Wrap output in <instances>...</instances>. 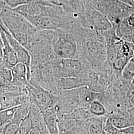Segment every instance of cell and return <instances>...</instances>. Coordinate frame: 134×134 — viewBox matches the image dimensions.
<instances>
[{
	"mask_svg": "<svg viewBox=\"0 0 134 134\" xmlns=\"http://www.w3.org/2000/svg\"><path fill=\"white\" fill-rule=\"evenodd\" d=\"M104 129L106 134H115L117 132H119L120 131V130L118 129L117 128L115 127L111 123V122L107 117V116H106L104 120Z\"/></svg>",
	"mask_w": 134,
	"mask_h": 134,
	"instance_id": "484cf974",
	"label": "cell"
},
{
	"mask_svg": "<svg viewBox=\"0 0 134 134\" xmlns=\"http://www.w3.org/2000/svg\"><path fill=\"white\" fill-rule=\"evenodd\" d=\"M12 72L13 78V82L19 87L21 91L26 93L29 82L27 79V69L26 66L19 63L12 69Z\"/></svg>",
	"mask_w": 134,
	"mask_h": 134,
	"instance_id": "7c38bea8",
	"label": "cell"
},
{
	"mask_svg": "<svg viewBox=\"0 0 134 134\" xmlns=\"http://www.w3.org/2000/svg\"><path fill=\"white\" fill-rule=\"evenodd\" d=\"M130 90L134 91V79L132 82V83L130 86Z\"/></svg>",
	"mask_w": 134,
	"mask_h": 134,
	"instance_id": "1f68e13d",
	"label": "cell"
},
{
	"mask_svg": "<svg viewBox=\"0 0 134 134\" xmlns=\"http://www.w3.org/2000/svg\"><path fill=\"white\" fill-rule=\"evenodd\" d=\"M133 2H134V0H133Z\"/></svg>",
	"mask_w": 134,
	"mask_h": 134,
	"instance_id": "e575fe53",
	"label": "cell"
},
{
	"mask_svg": "<svg viewBox=\"0 0 134 134\" xmlns=\"http://www.w3.org/2000/svg\"><path fill=\"white\" fill-rule=\"evenodd\" d=\"M1 67L12 69L19 63L16 54L1 29Z\"/></svg>",
	"mask_w": 134,
	"mask_h": 134,
	"instance_id": "30bf717a",
	"label": "cell"
},
{
	"mask_svg": "<svg viewBox=\"0 0 134 134\" xmlns=\"http://www.w3.org/2000/svg\"><path fill=\"white\" fill-rule=\"evenodd\" d=\"M127 19L130 25L134 27V13L129 15Z\"/></svg>",
	"mask_w": 134,
	"mask_h": 134,
	"instance_id": "f546056e",
	"label": "cell"
},
{
	"mask_svg": "<svg viewBox=\"0 0 134 134\" xmlns=\"http://www.w3.org/2000/svg\"><path fill=\"white\" fill-rule=\"evenodd\" d=\"M84 86H87L86 82L80 78L75 77H60L57 81V88L59 93Z\"/></svg>",
	"mask_w": 134,
	"mask_h": 134,
	"instance_id": "4fadbf2b",
	"label": "cell"
},
{
	"mask_svg": "<svg viewBox=\"0 0 134 134\" xmlns=\"http://www.w3.org/2000/svg\"><path fill=\"white\" fill-rule=\"evenodd\" d=\"M94 9L109 19L113 28L134 13V8L119 0H86Z\"/></svg>",
	"mask_w": 134,
	"mask_h": 134,
	"instance_id": "3957f363",
	"label": "cell"
},
{
	"mask_svg": "<svg viewBox=\"0 0 134 134\" xmlns=\"http://www.w3.org/2000/svg\"><path fill=\"white\" fill-rule=\"evenodd\" d=\"M78 88L61 91L59 93L57 101L53 107L58 116L70 114L80 107Z\"/></svg>",
	"mask_w": 134,
	"mask_h": 134,
	"instance_id": "52a82bcc",
	"label": "cell"
},
{
	"mask_svg": "<svg viewBox=\"0 0 134 134\" xmlns=\"http://www.w3.org/2000/svg\"><path fill=\"white\" fill-rule=\"evenodd\" d=\"M43 117L46 129L50 134H59L58 116L53 107L44 111Z\"/></svg>",
	"mask_w": 134,
	"mask_h": 134,
	"instance_id": "2e32d148",
	"label": "cell"
},
{
	"mask_svg": "<svg viewBox=\"0 0 134 134\" xmlns=\"http://www.w3.org/2000/svg\"><path fill=\"white\" fill-rule=\"evenodd\" d=\"M26 93L30 102L37 106L42 112L53 107L58 98V96L54 94L41 86H34L29 83Z\"/></svg>",
	"mask_w": 134,
	"mask_h": 134,
	"instance_id": "5b68a950",
	"label": "cell"
},
{
	"mask_svg": "<svg viewBox=\"0 0 134 134\" xmlns=\"http://www.w3.org/2000/svg\"><path fill=\"white\" fill-rule=\"evenodd\" d=\"M127 99L130 105L132 107H134V91L130 90L127 93Z\"/></svg>",
	"mask_w": 134,
	"mask_h": 134,
	"instance_id": "4316f807",
	"label": "cell"
},
{
	"mask_svg": "<svg viewBox=\"0 0 134 134\" xmlns=\"http://www.w3.org/2000/svg\"><path fill=\"white\" fill-rule=\"evenodd\" d=\"M106 116L93 117L86 120L83 124L86 134H107L104 129V122Z\"/></svg>",
	"mask_w": 134,
	"mask_h": 134,
	"instance_id": "9a60e30c",
	"label": "cell"
},
{
	"mask_svg": "<svg viewBox=\"0 0 134 134\" xmlns=\"http://www.w3.org/2000/svg\"><path fill=\"white\" fill-rule=\"evenodd\" d=\"M19 107V106H18ZM18 107L1 111L0 113V128L11 122L14 117L15 113Z\"/></svg>",
	"mask_w": 134,
	"mask_h": 134,
	"instance_id": "44dd1931",
	"label": "cell"
},
{
	"mask_svg": "<svg viewBox=\"0 0 134 134\" xmlns=\"http://www.w3.org/2000/svg\"><path fill=\"white\" fill-rule=\"evenodd\" d=\"M129 119L131 126H134V107L128 110Z\"/></svg>",
	"mask_w": 134,
	"mask_h": 134,
	"instance_id": "83f0119b",
	"label": "cell"
},
{
	"mask_svg": "<svg viewBox=\"0 0 134 134\" xmlns=\"http://www.w3.org/2000/svg\"><path fill=\"white\" fill-rule=\"evenodd\" d=\"M1 29L4 31L9 42L16 53L19 63L24 64L27 68V79L29 81L30 77L31 55L29 50L12 36L2 22H1Z\"/></svg>",
	"mask_w": 134,
	"mask_h": 134,
	"instance_id": "9c48e42d",
	"label": "cell"
},
{
	"mask_svg": "<svg viewBox=\"0 0 134 134\" xmlns=\"http://www.w3.org/2000/svg\"><path fill=\"white\" fill-rule=\"evenodd\" d=\"M13 79L11 69L1 67V85L12 82Z\"/></svg>",
	"mask_w": 134,
	"mask_h": 134,
	"instance_id": "7402d4cb",
	"label": "cell"
},
{
	"mask_svg": "<svg viewBox=\"0 0 134 134\" xmlns=\"http://www.w3.org/2000/svg\"><path fill=\"white\" fill-rule=\"evenodd\" d=\"M19 125L12 121L0 129V134H15L19 130Z\"/></svg>",
	"mask_w": 134,
	"mask_h": 134,
	"instance_id": "603a6c76",
	"label": "cell"
},
{
	"mask_svg": "<svg viewBox=\"0 0 134 134\" xmlns=\"http://www.w3.org/2000/svg\"><path fill=\"white\" fill-rule=\"evenodd\" d=\"M120 131L127 134H134V126L129 127L124 129L120 130Z\"/></svg>",
	"mask_w": 134,
	"mask_h": 134,
	"instance_id": "f1b7e54d",
	"label": "cell"
},
{
	"mask_svg": "<svg viewBox=\"0 0 134 134\" xmlns=\"http://www.w3.org/2000/svg\"><path fill=\"white\" fill-rule=\"evenodd\" d=\"M126 134L125 133H124V132H121V131H120L119 132H117V133H115V134Z\"/></svg>",
	"mask_w": 134,
	"mask_h": 134,
	"instance_id": "d6a6232c",
	"label": "cell"
},
{
	"mask_svg": "<svg viewBox=\"0 0 134 134\" xmlns=\"http://www.w3.org/2000/svg\"><path fill=\"white\" fill-rule=\"evenodd\" d=\"M122 79L131 85L134 79V57L130 60L121 72Z\"/></svg>",
	"mask_w": 134,
	"mask_h": 134,
	"instance_id": "d6986e66",
	"label": "cell"
},
{
	"mask_svg": "<svg viewBox=\"0 0 134 134\" xmlns=\"http://www.w3.org/2000/svg\"><path fill=\"white\" fill-rule=\"evenodd\" d=\"M27 20L39 29L55 30L72 26L71 23L69 21L48 15H41Z\"/></svg>",
	"mask_w": 134,
	"mask_h": 134,
	"instance_id": "ba28073f",
	"label": "cell"
},
{
	"mask_svg": "<svg viewBox=\"0 0 134 134\" xmlns=\"http://www.w3.org/2000/svg\"><path fill=\"white\" fill-rule=\"evenodd\" d=\"M119 1L134 8V3L133 0H119Z\"/></svg>",
	"mask_w": 134,
	"mask_h": 134,
	"instance_id": "4dcf8cb0",
	"label": "cell"
},
{
	"mask_svg": "<svg viewBox=\"0 0 134 134\" xmlns=\"http://www.w3.org/2000/svg\"><path fill=\"white\" fill-rule=\"evenodd\" d=\"M53 41L54 53L57 58L79 59V46L72 27L55 30Z\"/></svg>",
	"mask_w": 134,
	"mask_h": 134,
	"instance_id": "277c9868",
	"label": "cell"
},
{
	"mask_svg": "<svg viewBox=\"0 0 134 134\" xmlns=\"http://www.w3.org/2000/svg\"><path fill=\"white\" fill-rule=\"evenodd\" d=\"M111 123L118 129H124L131 127L129 117L125 115L111 112L107 115Z\"/></svg>",
	"mask_w": 134,
	"mask_h": 134,
	"instance_id": "e0dca14e",
	"label": "cell"
},
{
	"mask_svg": "<svg viewBox=\"0 0 134 134\" xmlns=\"http://www.w3.org/2000/svg\"><path fill=\"white\" fill-rule=\"evenodd\" d=\"M19 134V132H18V133H16V134Z\"/></svg>",
	"mask_w": 134,
	"mask_h": 134,
	"instance_id": "836d02e7",
	"label": "cell"
},
{
	"mask_svg": "<svg viewBox=\"0 0 134 134\" xmlns=\"http://www.w3.org/2000/svg\"></svg>",
	"mask_w": 134,
	"mask_h": 134,
	"instance_id": "d590c367",
	"label": "cell"
},
{
	"mask_svg": "<svg viewBox=\"0 0 134 134\" xmlns=\"http://www.w3.org/2000/svg\"><path fill=\"white\" fill-rule=\"evenodd\" d=\"M114 29L116 34L119 38L134 44V27L130 25L127 18L120 21Z\"/></svg>",
	"mask_w": 134,
	"mask_h": 134,
	"instance_id": "5bb4252c",
	"label": "cell"
},
{
	"mask_svg": "<svg viewBox=\"0 0 134 134\" xmlns=\"http://www.w3.org/2000/svg\"><path fill=\"white\" fill-rule=\"evenodd\" d=\"M88 110L92 117H105L109 114V112L100 101L94 100L88 106Z\"/></svg>",
	"mask_w": 134,
	"mask_h": 134,
	"instance_id": "ac0fdd59",
	"label": "cell"
},
{
	"mask_svg": "<svg viewBox=\"0 0 134 134\" xmlns=\"http://www.w3.org/2000/svg\"><path fill=\"white\" fill-rule=\"evenodd\" d=\"M30 104V102H28L19 106L15 113L13 121L20 126L23 121L29 115Z\"/></svg>",
	"mask_w": 134,
	"mask_h": 134,
	"instance_id": "ffe728a7",
	"label": "cell"
},
{
	"mask_svg": "<svg viewBox=\"0 0 134 134\" xmlns=\"http://www.w3.org/2000/svg\"><path fill=\"white\" fill-rule=\"evenodd\" d=\"M28 102H30L29 96L24 92L1 93V111L18 107Z\"/></svg>",
	"mask_w": 134,
	"mask_h": 134,
	"instance_id": "8fae6325",
	"label": "cell"
},
{
	"mask_svg": "<svg viewBox=\"0 0 134 134\" xmlns=\"http://www.w3.org/2000/svg\"><path fill=\"white\" fill-rule=\"evenodd\" d=\"M33 127V124L30 118L28 116L23 121L19 126V134H28Z\"/></svg>",
	"mask_w": 134,
	"mask_h": 134,
	"instance_id": "cb8c5ba5",
	"label": "cell"
},
{
	"mask_svg": "<svg viewBox=\"0 0 134 134\" xmlns=\"http://www.w3.org/2000/svg\"><path fill=\"white\" fill-rule=\"evenodd\" d=\"M85 27L103 34L113 28L112 24L104 15L91 7L85 0Z\"/></svg>",
	"mask_w": 134,
	"mask_h": 134,
	"instance_id": "8992f818",
	"label": "cell"
},
{
	"mask_svg": "<svg viewBox=\"0 0 134 134\" xmlns=\"http://www.w3.org/2000/svg\"><path fill=\"white\" fill-rule=\"evenodd\" d=\"M1 22L12 36L25 48L38 29L23 15L1 2Z\"/></svg>",
	"mask_w": 134,
	"mask_h": 134,
	"instance_id": "7a4b0ae2",
	"label": "cell"
},
{
	"mask_svg": "<svg viewBox=\"0 0 134 134\" xmlns=\"http://www.w3.org/2000/svg\"><path fill=\"white\" fill-rule=\"evenodd\" d=\"M72 28L78 43L79 58L89 63L93 71H101L107 67V45L103 34L80 24Z\"/></svg>",
	"mask_w": 134,
	"mask_h": 134,
	"instance_id": "6da1fadb",
	"label": "cell"
},
{
	"mask_svg": "<svg viewBox=\"0 0 134 134\" xmlns=\"http://www.w3.org/2000/svg\"><path fill=\"white\" fill-rule=\"evenodd\" d=\"M8 7L14 9L21 5L26 4V0H1Z\"/></svg>",
	"mask_w": 134,
	"mask_h": 134,
	"instance_id": "d4e9b609",
	"label": "cell"
}]
</instances>
